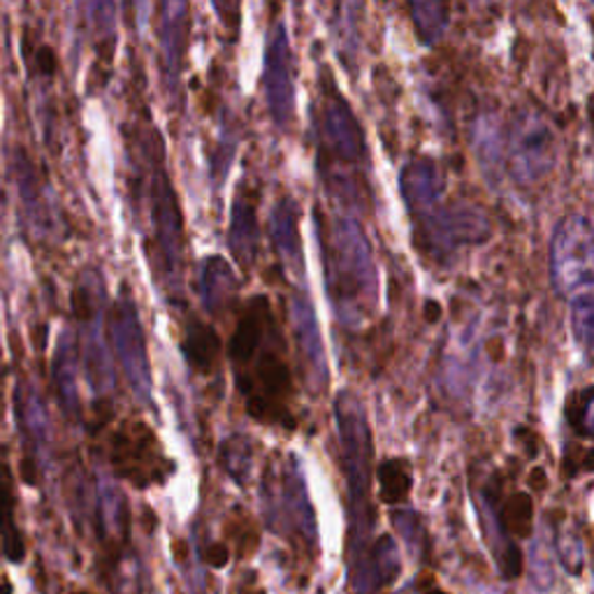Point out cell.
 Instances as JSON below:
<instances>
[{"label": "cell", "instance_id": "cell-1", "mask_svg": "<svg viewBox=\"0 0 594 594\" xmlns=\"http://www.w3.org/2000/svg\"><path fill=\"white\" fill-rule=\"evenodd\" d=\"M232 377L247 414L265 426L293 428V375L283 355V337L265 295H253L228 344Z\"/></svg>", "mask_w": 594, "mask_h": 594}, {"label": "cell", "instance_id": "cell-2", "mask_svg": "<svg viewBox=\"0 0 594 594\" xmlns=\"http://www.w3.org/2000/svg\"><path fill=\"white\" fill-rule=\"evenodd\" d=\"M324 240L328 293L342 320L361 318L363 312L375 309L377 279L371 265V249L363 230L353 220H334L330 232L320 226Z\"/></svg>", "mask_w": 594, "mask_h": 594}, {"label": "cell", "instance_id": "cell-3", "mask_svg": "<svg viewBox=\"0 0 594 594\" xmlns=\"http://www.w3.org/2000/svg\"><path fill=\"white\" fill-rule=\"evenodd\" d=\"M551 275L563 298L592 291V226L585 216L559 220L551 247Z\"/></svg>", "mask_w": 594, "mask_h": 594}, {"label": "cell", "instance_id": "cell-4", "mask_svg": "<svg viewBox=\"0 0 594 594\" xmlns=\"http://www.w3.org/2000/svg\"><path fill=\"white\" fill-rule=\"evenodd\" d=\"M555 163V135L534 110H518L508 128V169L518 184H534Z\"/></svg>", "mask_w": 594, "mask_h": 594}, {"label": "cell", "instance_id": "cell-5", "mask_svg": "<svg viewBox=\"0 0 594 594\" xmlns=\"http://www.w3.org/2000/svg\"><path fill=\"white\" fill-rule=\"evenodd\" d=\"M112 465L122 479L147 488L165 481L169 463L161 453V444L151 428L140 420H130L124 422L112 439Z\"/></svg>", "mask_w": 594, "mask_h": 594}, {"label": "cell", "instance_id": "cell-6", "mask_svg": "<svg viewBox=\"0 0 594 594\" xmlns=\"http://www.w3.org/2000/svg\"><path fill=\"white\" fill-rule=\"evenodd\" d=\"M110 339L118 363H122L128 381L132 383L135 395L142 402H149V358H147V342L140 326L138 307H135L132 295L124 293L116 298L110 312Z\"/></svg>", "mask_w": 594, "mask_h": 594}, {"label": "cell", "instance_id": "cell-7", "mask_svg": "<svg viewBox=\"0 0 594 594\" xmlns=\"http://www.w3.org/2000/svg\"><path fill=\"white\" fill-rule=\"evenodd\" d=\"M326 93V103L318 116V147L320 159L326 154L337 163H358L365 156V140L358 118L353 116L346 100L337 87Z\"/></svg>", "mask_w": 594, "mask_h": 594}, {"label": "cell", "instance_id": "cell-8", "mask_svg": "<svg viewBox=\"0 0 594 594\" xmlns=\"http://www.w3.org/2000/svg\"><path fill=\"white\" fill-rule=\"evenodd\" d=\"M263 87L271 116L279 126H288L295 110V87H293V61L288 49L286 26L277 24L269 33L265 52V75Z\"/></svg>", "mask_w": 594, "mask_h": 594}, {"label": "cell", "instance_id": "cell-9", "mask_svg": "<svg viewBox=\"0 0 594 594\" xmlns=\"http://www.w3.org/2000/svg\"><path fill=\"white\" fill-rule=\"evenodd\" d=\"M422 226V235H416V240H426L430 249L448 251L463 242H479L485 237L488 220L477 210H444L432 216L416 218Z\"/></svg>", "mask_w": 594, "mask_h": 594}, {"label": "cell", "instance_id": "cell-10", "mask_svg": "<svg viewBox=\"0 0 594 594\" xmlns=\"http://www.w3.org/2000/svg\"><path fill=\"white\" fill-rule=\"evenodd\" d=\"M151 218H154V228L159 244L163 251V263L167 271H175L179 267L181 258V237H184V226H181V212H179V202L173 191V184H169V177L159 169V175L151 184Z\"/></svg>", "mask_w": 594, "mask_h": 594}, {"label": "cell", "instance_id": "cell-11", "mask_svg": "<svg viewBox=\"0 0 594 594\" xmlns=\"http://www.w3.org/2000/svg\"><path fill=\"white\" fill-rule=\"evenodd\" d=\"M402 198L414 218L430 214L444 193V173L432 159H416L402 173Z\"/></svg>", "mask_w": 594, "mask_h": 594}, {"label": "cell", "instance_id": "cell-12", "mask_svg": "<svg viewBox=\"0 0 594 594\" xmlns=\"http://www.w3.org/2000/svg\"><path fill=\"white\" fill-rule=\"evenodd\" d=\"M258 242L261 226L256 216V200L249 195L247 184H240L230 218V251L240 261V265H244V269H249L253 261H256Z\"/></svg>", "mask_w": 594, "mask_h": 594}, {"label": "cell", "instance_id": "cell-13", "mask_svg": "<svg viewBox=\"0 0 594 594\" xmlns=\"http://www.w3.org/2000/svg\"><path fill=\"white\" fill-rule=\"evenodd\" d=\"M84 324V371H87V381L98 395L110 393L114 388L112 361L103 342V332H100V309L89 312V316H77Z\"/></svg>", "mask_w": 594, "mask_h": 594}, {"label": "cell", "instance_id": "cell-14", "mask_svg": "<svg viewBox=\"0 0 594 594\" xmlns=\"http://www.w3.org/2000/svg\"><path fill=\"white\" fill-rule=\"evenodd\" d=\"M12 173H14L16 186H20V195L24 200L30 224L40 230L52 228L54 216H52V205H49V198H47V189L38 175V169L33 167L30 159L24 154V151H14L12 154Z\"/></svg>", "mask_w": 594, "mask_h": 594}, {"label": "cell", "instance_id": "cell-15", "mask_svg": "<svg viewBox=\"0 0 594 594\" xmlns=\"http://www.w3.org/2000/svg\"><path fill=\"white\" fill-rule=\"evenodd\" d=\"M293 326H295L298 349L302 353V361L309 367V375L314 377V383L318 388H326V383H328L326 351H324V342H320L318 324L314 318L312 304L307 300L298 298L293 302Z\"/></svg>", "mask_w": 594, "mask_h": 594}, {"label": "cell", "instance_id": "cell-16", "mask_svg": "<svg viewBox=\"0 0 594 594\" xmlns=\"http://www.w3.org/2000/svg\"><path fill=\"white\" fill-rule=\"evenodd\" d=\"M181 349H184L186 363H189V367L195 371V375L207 377L216 371L224 344H220V337L210 324L198 318H189L184 328Z\"/></svg>", "mask_w": 594, "mask_h": 594}, {"label": "cell", "instance_id": "cell-17", "mask_svg": "<svg viewBox=\"0 0 594 594\" xmlns=\"http://www.w3.org/2000/svg\"><path fill=\"white\" fill-rule=\"evenodd\" d=\"M200 288H202V304H205V309L210 314H218L220 309H226V304L237 293V279H235L232 267L220 256L207 258L205 265H202Z\"/></svg>", "mask_w": 594, "mask_h": 594}, {"label": "cell", "instance_id": "cell-18", "mask_svg": "<svg viewBox=\"0 0 594 594\" xmlns=\"http://www.w3.org/2000/svg\"><path fill=\"white\" fill-rule=\"evenodd\" d=\"M54 383L59 400L67 414L77 412V342L71 330H65L59 339L54 355Z\"/></svg>", "mask_w": 594, "mask_h": 594}, {"label": "cell", "instance_id": "cell-19", "mask_svg": "<svg viewBox=\"0 0 594 594\" xmlns=\"http://www.w3.org/2000/svg\"><path fill=\"white\" fill-rule=\"evenodd\" d=\"M298 205L291 198H283L277 202L275 212H271V242L283 256L286 263L302 265L300 256V232H298Z\"/></svg>", "mask_w": 594, "mask_h": 594}, {"label": "cell", "instance_id": "cell-20", "mask_svg": "<svg viewBox=\"0 0 594 594\" xmlns=\"http://www.w3.org/2000/svg\"><path fill=\"white\" fill-rule=\"evenodd\" d=\"M0 541L3 551L12 563L24 559V539L20 528L14 522V490H12V473L8 467L0 465Z\"/></svg>", "mask_w": 594, "mask_h": 594}, {"label": "cell", "instance_id": "cell-21", "mask_svg": "<svg viewBox=\"0 0 594 594\" xmlns=\"http://www.w3.org/2000/svg\"><path fill=\"white\" fill-rule=\"evenodd\" d=\"M14 406H16V418H20L22 432L28 434L33 444H42L47 437V416L40 395L30 386L24 383L16 386L14 393Z\"/></svg>", "mask_w": 594, "mask_h": 594}, {"label": "cell", "instance_id": "cell-22", "mask_svg": "<svg viewBox=\"0 0 594 594\" xmlns=\"http://www.w3.org/2000/svg\"><path fill=\"white\" fill-rule=\"evenodd\" d=\"M167 16L163 20V52L169 63V77H177V71L181 65V52L186 47V22L184 16L189 14L186 5H167Z\"/></svg>", "mask_w": 594, "mask_h": 594}, {"label": "cell", "instance_id": "cell-23", "mask_svg": "<svg viewBox=\"0 0 594 594\" xmlns=\"http://www.w3.org/2000/svg\"><path fill=\"white\" fill-rule=\"evenodd\" d=\"M377 477L381 485V500L386 504H400L409 497L412 463L402 460V457H393V460H386L379 465Z\"/></svg>", "mask_w": 594, "mask_h": 594}, {"label": "cell", "instance_id": "cell-24", "mask_svg": "<svg viewBox=\"0 0 594 594\" xmlns=\"http://www.w3.org/2000/svg\"><path fill=\"white\" fill-rule=\"evenodd\" d=\"M532 520H534V502L528 492H516L506 500L502 508V528L520 539H528L532 534Z\"/></svg>", "mask_w": 594, "mask_h": 594}, {"label": "cell", "instance_id": "cell-25", "mask_svg": "<svg viewBox=\"0 0 594 594\" xmlns=\"http://www.w3.org/2000/svg\"><path fill=\"white\" fill-rule=\"evenodd\" d=\"M412 14H414V26L418 38L422 42H437L441 33H444L446 24H448V8L441 3H428V5H412Z\"/></svg>", "mask_w": 594, "mask_h": 594}, {"label": "cell", "instance_id": "cell-26", "mask_svg": "<svg viewBox=\"0 0 594 594\" xmlns=\"http://www.w3.org/2000/svg\"><path fill=\"white\" fill-rule=\"evenodd\" d=\"M251 457H253V444L249 437L244 434H232L220 444V463L232 473L235 479H244L247 471L251 467Z\"/></svg>", "mask_w": 594, "mask_h": 594}, {"label": "cell", "instance_id": "cell-27", "mask_svg": "<svg viewBox=\"0 0 594 594\" xmlns=\"http://www.w3.org/2000/svg\"><path fill=\"white\" fill-rule=\"evenodd\" d=\"M567 420L576 434L590 437L592 434V388L585 386L583 390H576V393L567 402Z\"/></svg>", "mask_w": 594, "mask_h": 594}, {"label": "cell", "instance_id": "cell-28", "mask_svg": "<svg viewBox=\"0 0 594 594\" xmlns=\"http://www.w3.org/2000/svg\"><path fill=\"white\" fill-rule=\"evenodd\" d=\"M571 314H573V332L579 344L590 351L592 346V316H594V304H592V291H585L581 295L571 298Z\"/></svg>", "mask_w": 594, "mask_h": 594}, {"label": "cell", "instance_id": "cell-29", "mask_svg": "<svg viewBox=\"0 0 594 594\" xmlns=\"http://www.w3.org/2000/svg\"><path fill=\"white\" fill-rule=\"evenodd\" d=\"M202 559L214 569H224L228 563H230V548L226 546V543H210V546L202 551Z\"/></svg>", "mask_w": 594, "mask_h": 594}, {"label": "cell", "instance_id": "cell-30", "mask_svg": "<svg viewBox=\"0 0 594 594\" xmlns=\"http://www.w3.org/2000/svg\"><path fill=\"white\" fill-rule=\"evenodd\" d=\"M38 65H40V71L42 75H52L54 73V67H56V59H54V52L49 47H42L38 56H36Z\"/></svg>", "mask_w": 594, "mask_h": 594}, {"label": "cell", "instance_id": "cell-31", "mask_svg": "<svg viewBox=\"0 0 594 594\" xmlns=\"http://www.w3.org/2000/svg\"><path fill=\"white\" fill-rule=\"evenodd\" d=\"M530 485H532L534 490H543V488H546V485H548V479H546V471H543L541 467H536V469H532V477H530Z\"/></svg>", "mask_w": 594, "mask_h": 594}, {"label": "cell", "instance_id": "cell-32", "mask_svg": "<svg viewBox=\"0 0 594 594\" xmlns=\"http://www.w3.org/2000/svg\"><path fill=\"white\" fill-rule=\"evenodd\" d=\"M173 553H175L177 563H186V557H189V546H186L181 539H175L173 541Z\"/></svg>", "mask_w": 594, "mask_h": 594}, {"label": "cell", "instance_id": "cell-33", "mask_svg": "<svg viewBox=\"0 0 594 594\" xmlns=\"http://www.w3.org/2000/svg\"><path fill=\"white\" fill-rule=\"evenodd\" d=\"M439 316H441V307H439V302L430 300V302L426 304V318L430 320V324H437Z\"/></svg>", "mask_w": 594, "mask_h": 594}, {"label": "cell", "instance_id": "cell-34", "mask_svg": "<svg viewBox=\"0 0 594 594\" xmlns=\"http://www.w3.org/2000/svg\"><path fill=\"white\" fill-rule=\"evenodd\" d=\"M240 594H265V590L263 587H251V590L244 587Z\"/></svg>", "mask_w": 594, "mask_h": 594}, {"label": "cell", "instance_id": "cell-35", "mask_svg": "<svg viewBox=\"0 0 594 594\" xmlns=\"http://www.w3.org/2000/svg\"><path fill=\"white\" fill-rule=\"evenodd\" d=\"M77 594H89V592H77Z\"/></svg>", "mask_w": 594, "mask_h": 594}]
</instances>
